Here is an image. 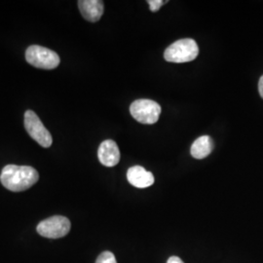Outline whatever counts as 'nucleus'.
<instances>
[{
  "label": "nucleus",
  "instance_id": "1",
  "mask_svg": "<svg viewBox=\"0 0 263 263\" xmlns=\"http://www.w3.org/2000/svg\"><path fill=\"white\" fill-rule=\"evenodd\" d=\"M39 179L37 171L29 166H5L0 175L2 185L13 192H22L33 186Z\"/></svg>",
  "mask_w": 263,
  "mask_h": 263
},
{
  "label": "nucleus",
  "instance_id": "2",
  "mask_svg": "<svg viewBox=\"0 0 263 263\" xmlns=\"http://www.w3.org/2000/svg\"><path fill=\"white\" fill-rule=\"evenodd\" d=\"M199 54V48L195 40L184 38L174 42L164 52L167 62L182 64L195 60Z\"/></svg>",
  "mask_w": 263,
  "mask_h": 263
},
{
  "label": "nucleus",
  "instance_id": "3",
  "mask_svg": "<svg viewBox=\"0 0 263 263\" xmlns=\"http://www.w3.org/2000/svg\"><path fill=\"white\" fill-rule=\"evenodd\" d=\"M26 60L30 66L42 69H54L60 65V57L56 52L38 45L27 49Z\"/></svg>",
  "mask_w": 263,
  "mask_h": 263
},
{
  "label": "nucleus",
  "instance_id": "4",
  "mask_svg": "<svg viewBox=\"0 0 263 263\" xmlns=\"http://www.w3.org/2000/svg\"><path fill=\"white\" fill-rule=\"evenodd\" d=\"M131 115L142 124H154L159 119L161 106L154 101L141 99L135 101L130 106Z\"/></svg>",
  "mask_w": 263,
  "mask_h": 263
},
{
  "label": "nucleus",
  "instance_id": "5",
  "mask_svg": "<svg viewBox=\"0 0 263 263\" xmlns=\"http://www.w3.org/2000/svg\"><path fill=\"white\" fill-rule=\"evenodd\" d=\"M69 219L63 216H54L38 223L36 230L39 235L49 239H59L68 234L70 230Z\"/></svg>",
  "mask_w": 263,
  "mask_h": 263
},
{
  "label": "nucleus",
  "instance_id": "6",
  "mask_svg": "<svg viewBox=\"0 0 263 263\" xmlns=\"http://www.w3.org/2000/svg\"><path fill=\"white\" fill-rule=\"evenodd\" d=\"M25 128L30 138H32L42 147L48 148L52 145L53 139L50 132L45 128L34 111L27 110L25 113Z\"/></svg>",
  "mask_w": 263,
  "mask_h": 263
},
{
  "label": "nucleus",
  "instance_id": "7",
  "mask_svg": "<svg viewBox=\"0 0 263 263\" xmlns=\"http://www.w3.org/2000/svg\"><path fill=\"white\" fill-rule=\"evenodd\" d=\"M100 162L105 167H114L120 161V151L118 145L112 140L103 141L98 151Z\"/></svg>",
  "mask_w": 263,
  "mask_h": 263
},
{
  "label": "nucleus",
  "instance_id": "8",
  "mask_svg": "<svg viewBox=\"0 0 263 263\" xmlns=\"http://www.w3.org/2000/svg\"><path fill=\"white\" fill-rule=\"evenodd\" d=\"M127 179L133 186L146 188L154 183L153 174L141 166H134L127 172Z\"/></svg>",
  "mask_w": 263,
  "mask_h": 263
},
{
  "label": "nucleus",
  "instance_id": "9",
  "mask_svg": "<svg viewBox=\"0 0 263 263\" xmlns=\"http://www.w3.org/2000/svg\"><path fill=\"white\" fill-rule=\"evenodd\" d=\"M78 7L83 18L92 23L98 22L104 14V2L100 0H80Z\"/></svg>",
  "mask_w": 263,
  "mask_h": 263
},
{
  "label": "nucleus",
  "instance_id": "10",
  "mask_svg": "<svg viewBox=\"0 0 263 263\" xmlns=\"http://www.w3.org/2000/svg\"><path fill=\"white\" fill-rule=\"evenodd\" d=\"M213 148V140L209 136H202L192 143L190 153L195 159H204L211 154Z\"/></svg>",
  "mask_w": 263,
  "mask_h": 263
},
{
  "label": "nucleus",
  "instance_id": "11",
  "mask_svg": "<svg viewBox=\"0 0 263 263\" xmlns=\"http://www.w3.org/2000/svg\"><path fill=\"white\" fill-rule=\"evenodd\" d=\"M96 263H117V261L115 255L112 253L104 252L98 256Z\"/></svg>",
  "mask_w": 263,
  "mask_h": 263
},
{
  "label": "nucleus",
  "instance_id": "12",
  "mask_svg": "<svg viewBox=\"0 0 263 263\" xmlns=\"http://www.w3.org/2000/svg\"><path fill=\"white\" fill-rule=\"evenodd\" d=\"M164 3H166V2L162 1V0H149L148 1L151 12H157L164 5Z\"/></svg>",
  "mask_w": 263,
  "mask_h": 263
},
{
  "label": "nucleus",
  "instance_id": "13",
  "mask_svg": "<svg viewBox=\"0 0 263 263\" xmlns=\"http://www.w3.org/2000/svg\"><path fill=\"white\" fill-rule=\"evenodd\" d=\"M167 263H184L180 258H179V256H171L169 259H168V261Z\"/></svg>",
  "mask_w": 263,
  "mask_h": 263
},
{
  "label": "nucleus",
  "instance_id": "14",
  "mask_svg": "<svg viewBox=\"0 0 263 263\" xmlns=\"http://www.w3.org/2000/svg\"><path fill=\"white\" fill-rule=\"evenodd\" d=\"M258 91H259V94L263 99V76L260 77L259 82H258Z\"/></svg>",
  "mask_w": 263,
  "mask_h": 263
}]
</instances>
